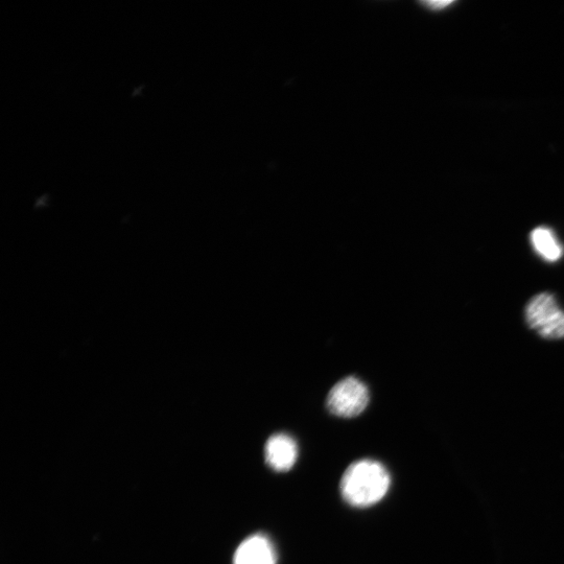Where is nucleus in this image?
<instances>
[{
  "label": "nucleus",
  "instance_id": "nucleus-1",
  "mask_svg": "<svg viewBox=\"0 0 564 564\" xmlns=\"http://www.w3.org/2000/svg\"><path fill=\"white\" fill-rule=\"evenodd\" d=\"M390 485L391 478L383 464L361 460L347 468L341 481V493L349 505L366 508L382 501Z\"/></svg>",
  "mask_w": 564,
  "mask_h": 564
},
{
  "label": "nucleus",
  "instance_id": "nucleus-2",
  "mask_svg": "<svg viewBox=\"0 0 564 564\" xmlns=\"http://www.w3.org/2000/svg\"><path fill=\"white\" fill-rule=\"evenodd\" d=\"M526 321L540 337L549 340L564 339V311L550 293H540L529 301Z\"/></svg>",
  "mask_w": 564,
  "mask_h": 564
},
{
  "label": "nucleus",
  "instance_id": "nucleus-3",
  "mask_svg": "<svg viewBox=\"0 0 564 564\" xmlns=\"http://www.w3.org/2000/svg\"><path fill=\"white\" fill-rule=\"evenodd\" d=\"M369 404L367 386L355 376H349L336 384L326 399V406L333 415L354 418L362 414Z\"/></svg>",
  "mask_w": 564,
  "mask_h": 564
},
{
  "label": "nucleus",
  "instance_id": "nucleus-4",
  "mask_svg": "<svg viewBox=\"0 0 564 564\" xmlns=\"http://www.w3.org/2000/svg\"><path fill=\"white\" fill-rule=\"evenodd\" d=\"M267 464L276 472H288L298 458V446L294 438L287 434H275L266 443Z\"/></svg>",
  "mask_w": 564,
  "mask_h": 564
},
{
  "label": "nucleus",
  "instance_id": "nucleus-5",
  "mask_svg": "<svg viewBox=\"0 0 564 564\" xmlns=\"http://www.w3.org/2000/svg\"><path fill=\"white\" fill-rule=\"evenodd\" d=\"M277 555L269 537L255 534L248 537L235 552L233 564H276Z\"/></svg>",
  "mask_w": 564,
  "mask_h": 564
},
{
  "label": "nucleus",
  "instance_id": "nucleus-6",
  "mask_svg": "<svg viewBox=\"0 0 564 564\" xmlns=\"http://www.w3.org/2000/svg\"><path fill=\"white\" fill-rule=\"evenodd\" d=\"M530 240L535 252L546 262H558L564 253L562 245L550 228L538 227L534 229L531 232Z\"/></svg>",
  "mask_w": 564,
  "mask_h": 564
},
{
  "label": "nucleus",
  "instance_id": "nucleus-7",
  "mask_svg": "<svg viewBox=\"0 0 564 564\" xmlns=\"http://www.w3.org/2000/svg\"><path fill=\"white\" fill-rule=\"evenodd\" d=\"M453 4V2H428L425 3L426 7L432 10H441L446 7H449Z\"/></svg>",
  "mask_w": 564,
  "mask_h": 564
}]
</instances>
